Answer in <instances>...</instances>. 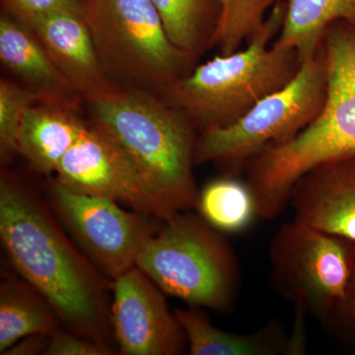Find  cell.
Masks as SVG:
<instances>
[{
  "mask_svg": "<svg viewBox=\"0 0 355 355\" xmlns=\"http://www.w3.org/2000/svg\"><path fill=\"white\" fill-rule=\"evenodd\" d=\"M191 355L291 354V343L275 326H268L252 335L219 330L207 318L191 310H174Z\"/></svg>",
  "mask_w": 355,
  "mask_h": 355,
  "instance_id": "17",
  "label": "cell"
},
{
  "mask_svg": "<svg viewBox=\"0 0 355 355\" xmlns=\"http://www.w3.org/2000/svg\"><path fill=\"white\" fill-rule=\"evenodd\" d=\"M0 60L26 86L51 102L77 109L80 96L60 73L32 29L8 13L0 18Z\"/></svg>",
  "mask_w": 355,
  "mask_h": 355,
  "instance_id": "14",
  "label": "cell"
},
{
  "mask_svg": "<svg viewBox=\"0 0 355 355\" xmlns=\"http://www.w3.org/2000/svg\"><path fill=\"white\" fill-rule=\"evenodd\" d=\"M98 55L123 87L161 95L190 73L193 60L173 44L153 0H83Z\"/></svg>",
  "mask_w": 355,
  "mask_h": 355,
  "instance_id": "5",
  "label": "cell"
},
{
  "mask_svg": "<svg viewBox=\"0 0 355 355\" xmlns=\"http://www.w3.org/2000/svg\"><path fill=\"white\" fill-rule=\"evenodd\" d=\"M51 200L60 220L97 268L113 280L133 266L147 242L160 227L153 216L121 209L120 203L76 193L51 184Z\"/></svg>",
  "mask_w": 355,
  "mask_h": 355,
  "instance_id": "10",
  "label": "cell"
},
{
  "mask_svg": "<svg viewBox=\"0 0 355 355\" xmlns=\"http://www.w3.org/2000/svg\"><path fill=\"white\" fill-rule=\"evenodd\" d=\"M350 286L354 287V288H355V263H354V273H352V282H350Z\"/></svg>",
  "mask_w": 355,
  "mask_h": 355,
  "instance_id": "27",
  "label": "cell"
},
{
  "mask_svg": "<svg viewBox=\"0 0 355 355\" xmlns=\"http://www.w3.org/2000/svg\"><path fill=\"white\" fill-rule=\"evenodd\" d=\"M6 13L31 27L35 22L58 12L83 15V0H1Z\"/></svg>",
  "mask_w": 355,
  "mask_h": 355,
  "instance_id": "23",
  "label": "cell"
},
{
  "mask_svg": "<svg viewBox=\"0 0 355 355\" xmlns=\"http://www.w3.org/2000/svg\"><path fill=\"white\" fill-rule=\"evenodd\" d=\"M53 306L31 284L7 279L0 288V354L25 336L46 334L58 328Z\"/></svg>",
  "mask_w": 355,
  "mask_h": 355,
  "instance_id": "18",
  "label": "cell"
},
{
  "mask_svg": "<svg viewBox=\"0 0 355 355\" xmlns=\"http://www.w3.org/2000/svg\"><path fill=\"white\" fill-rule=\"evenodd\" d=\"M170 41L193 58L211 46L220 6L218 0H153Z\"/></svg>",
  "mask_w": 355,
  "mask_h": 355,
  "instance_id": "19",
  "label": "cell"
},
{
  "mask_svg": "<svg viewBox=\"0 0 355 355\" xmlns=\"http://www.w3.org/2000/svg\"><path fill=\"white\" fill-rule=\"evenodd\" d=\"M220 15L212 37L211 46L220 55L240 50L261 31L268 11L282 0H218Z\"/></svg>",
  "mask_w": 355,
  "mask_h": 355,
  "instance_id": "21",
  "label": "cell"
},
{
  "mask_svg": "<svg viewBox=\"0 0 355 355\" xmlns=\"http://www.w3.org/2000/svg\"><path fill=\"white\" fill-rule=\"evenodd\" d=\"M335 314L338 315L345 324L349 327L355 333V288L350 286L347 296L336 310Z\"/></svg>",
  "mask_w": 355,
  "mask_h": 355,
  "instance_id": "26",
  "label": "cell"
},
{
  "mask_svg": "<svg viewBox=\"0 0 355 355\" xmlns=\"http://www.w3.org/2000/svg\"><path fill=\"white\" fill-rule=\"evenodd\" d=\"M69 190L123 203L166 221L179 212L110 135L91 121L55 173Z\"/></svg>",
  "mask_w": 355,
  "mask_h": 355,
  "instance_id": "9",
  "label": "cell"
},
{
  "mask_svg": "<svg viewBox=\"0 0 355 355\" xmlns=\"http://www.w3.org/2000/svg\"><path fill=\"white\" fill-rule=\"evenodd\" d=\"M92 123L110 135L178 212L197 207V128L160 96L120 86L87 102Z\"/></svg>",
  "mask_w": 355,
  "mask_h": 355,
  "instance_id": "4",
  "label": "cell"
},
{
  "mask_svg": "<svg viewBox=\"0 0 355 355\" xmlns=\"http://www.w3.org/2000/svg\"><path fill=\"white\" fill-rule=\"evenodd\" d=\"M327 96V72L321 48L301 64L284 87L266 96L228 127L202 130L196 164L214 163L235 177L268 147L295 137L315 121Z\"/></svg>",
  "mask_w": 355,
  "mask_h": 355,
  "instance_id": "7",
  "label": "cell"
},
{
  "mask_svg": "<svg viewBox=\"0 0 355 355\" xmlns=\"http://www.w3.org/2000/svg\"><path fill=\"white\" fill-rule=\"evenodd\" d=\"M29 28L62 76L86 102L120 87L105 71L83 15L53 13Z\"/></svg>",
  "mask_w": 355,
  "mask_h": 355,
  "instance_id": "13",
  "label": "cell"
},
{
  "mask_svg": "<svg viewBox=\"0 0 355 355\" xmlns=\"http://www.w3.org/2000/svg\"><path fill=\"white\" fill-rule=\"evenodd\" d=\"M76 113V108L58 103L33 105L21 123L17 153L41 174H55L87 125Z\"/></svg>",
  "mask_w": 355,
  "mask_h": 355,
  "instance_id": "15",
  "label": "cell"
},
{
  "mask_svg": "<svg viewBox=\"0 0 355 355\" xmlns=\"http://www.w3.org/2000/svg\"><path fill=\"white\" fill-rule=\"evenodd\" d=\"M352 241L293 221L270 246L273 279L303 310L335 314L349 291L355 263Z\"/></svg>",
  "mask_w": 355,
  "mask_h": 355,
  "instance_id": "8",
  "label": "cell"
},
{
  "mask_svg": "<svg viewBox=\"0 0 355 355\" xmlns=\"http://www.w3.org/2000/svg\"><path fill=\"white\" fill-rule=\"evenodd\" d=\"M284 15L275 44L298 53L301 62L315 57L327 30L336 22L355 26V0H282Z\"/></svg>",
  "mask_w": 355,
  "mask_h": 355,
  "instance_id": "16",
  "label": "cell"
},
{
  "mask_svg": "<svg viewBox=\"0 0 355 355\" xmlns=\"http://www.w3.org/2000/svg\"><path fill=\"white\" fill-rule=\"evenodd\" d=\"M44 355H109L113 350L101 342L77 338L57 328L50 335Z\"/></svg>",
  "mask_w": 355,
  "mask_h": 355,
  "instance_id": "24",
  "label": "cell"
},
{
  "mask_svg": "<svg viewBox=\"0 0 355 355\" xmlns=\"http://www.w3.org/2000/svg\"><path fill=\"white\" fill-rule=\"evenodd\" d=\"M327 72L323 109L295 137L266 148L247 165L258 217L273 219L291 200L305 173L342 156L355 154V26L334 23L321 44Z\"/></svg>",
  "mask_w": 355,
  "mask_h": 355,
  "instance_id": "2",
  "label": "cell"
},
{
  "mask_svg": "<svg viewBox=\"0 0 355 355\" xmlns=\"http://www.w3.org/2000/svg\"><path fill=\"white\" fill-rule=\"evenodd\" d=\"M284 15V2L279 1L246 48L198 65L159 96L200 132L232 125L257 103L291 83L300 69L295 51L272 44Z\"/></svg>",
  "mask_w": 355,
  "mask_h": 355,
  "instance_id": "3",
  "label": "cell"
},
{
  "mask_svg": "<svg viewBox=\"0 0 355 355\" xmlns=\"http://www.w3.org/2000/svg\"><path fill=\"white\" fill-rule=\"evenodd\" d=\"M137 266L161 291L189 304L226 311L234 301V253L202 216L183 211L163 221L140 252Z\"/></svg>",
  "mask_w": 355,
  "mask_h": 355,
  "instance_id": "6",
  "label": "cell"
},
{
  "mask_svg": "<svg viewBox=\"0 0 355 355\" xmlns=\"http://www.w3.org/2000/svg\"><path fill=\"white\" fill-rule=\"evenodd\" d=\"M0 238L15 270L49 301L60 319L100 342L99 277L44 203L4 175L0 182Z\"/></svg>",
  "mask_w": 355,
  "mask_h": 355,
  "instance_id": "1",
  "label": "cell"
},
{
  "mask_svg": "<svg viewBox=\"0 0 355 355\" xmlns=\"http://www.w3.org/2000/svg\"><path fill=\"white\" fill-rule=\"evenodd\" d=\"M294 221L355 243V154L331 159L294 184Z\"/></svg>",
  "mask_w": 355,
  "mask_h": 355,
  "instance_id": "12",
  "label": "cell"
},
{
  "mask_svg": "<svg viewBox=\"0 0 355 355\" xmlns=\"http://www.w3.org/2000/svg\"><path fill=\"white\" fill-rule=\"evenodd\" d=\"M40 102H51L38 91L11 83L0 81V155L7 162L17 153V137L26 112ZM53 103V102H51Z\"/></svg>",
  "mask_w": 355,
  "mask_h": 355,
  "instance_id": "22",
  "label": "cell"
},
{
  "mask_svg": "<svg viewBox=\"0 0 355 355\" xmlns=\"http://www.w3.org/2000/svg\"><path fill=\"white\" fill-rule=\"evenodd\" d=\"M162 291L137 266L114 280L112 321L121 354H182L186 336Z\"/></svg>",
  "mask_w": 355,
  "mask_h": 355,
  "instance_id": "11",
  "label": "cell"
},
{
  "mask_svg": "<svg viewBox=\"0 0 355 355\" xmlns=\"http://www.w3.org/2000/svg\"><path fill=\"white\" fill-rule=\"evenodd\" d=\"M50 340V335L37 334L25 336L17 343H14L10 349H7L6 355H35L44 354Z\"/></svg>",
  "mask_w": 355,
  "mask_h": 355,
  "instance_id": "25",
  "label": "cell"
},
{
  "mask_svg": "<svg viewBox=\"0 0 355 355\" xmlns=\"http://www.w3.org/2000/svg\"><path fill=\"white\" fill-rule=\"evenodd\" d=\"M197 209L209 225L230 234L246 230L258 216L249 184L226 175L209 182L198 193Z\"/></svg>",
  "mask_w": 355,
  "mask_h": 355,
  "instance_id": "20",
  "label": "cell"
}]
</instances>
